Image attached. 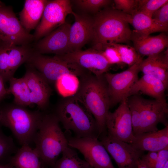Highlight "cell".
<instances>
[{
    "instance_id": "obj_1",
    "label": "cell",
    "mask_w": 168,
    "mask_h": 168,
    "mask_svg": "<svg viewBox=\"0 0 168 168\" xmlns=\"http://www.w3.org/2000/svg\"><path fill=\"white\" fill-rule=\"evenodd\" d=\"M130 17L131 15L108 7L95 14L93 17L92 48L131 41Z\"/></svg>"
},
{
    "instance_id": "obj_2",
    "label": "cell",
    "mask_w": 168,
    "mask_h": 168,
    "mask_svg": "<svg viewBox=\"0 0 168 168\" xmlns=\"http://www.w3.org/2000/svg\"><path fill=\"white\" fill-rule=\"evenodd\" d=\"M54 113L65 129L72 131L75 137L98 138L100 136L95 118L76 94L60 102Z\"/></svg>"
},
{
    "instance_id": "obj_3",
    "label": "cell",
    "mask_w": 168,
    "mask_h": 168,
    "mask_svg": "<svg viewBox=\"0 0 168 168\" xmlns=\"http://www.w3.org/2000/svg\"><path fill=\"white\" fill-rule=\"evenodd\" d=\"M59 122L54 113L43 114L34 142V149L44 168L52 167L60 154L68 146Z\"/></svg>"
},
{
    "instance_id": "obj_4",
    "label": "cell",
    "mask_w": 168,
    "mask_h": 168,
    "mask_svg": "<svg viewBox=\"0 0 168 168\" xmlns=\"http://www.w3.org/2000/svg\"><path fill=\"white\" fill-rule=\"evenodd\" d=\"M103 75L97 76L88 72L80 77V87L76 94L95 118L100 135L105 133L106 119L110 109L107 84Z\"/></svg>"
},
{
    "instance_id": "obj_5",
    "label": "cell",
    "mask_w": 168,
    "mask_h": 168,
    "mask_svg": "<svg viewBox=\"0 0 168 168\" xmlns=\"http://www.w3.org/2000/svg\"><path fill=\"white\" fill-rule=\"evenodd\" d=\"M0 124L11 130L21 146L34 142L43 114L15 104L0 108Z\"/></svg>"
},
{
    "instance_id": "obj_6",
    "label": "cell",
    "mask_w": 168,
    "mask_h": 168,
    "mask_svg": "<svg viewBox=\"0 0 168 168\" xmlns=\"http://www.w3.org/2000/svg\"><path fill=\"white\" fill-rule=\"evenodd\" d=\"M130 112L138 128L137 134L157 131L159 123L168 126L167 104L155 99H145L137 95Z\"/></svg>"
},
{
    "instance_id": "obj_7",
    "label": "cell",
    "mask_w": 168,
    "mask_h": 168,
    "mask_svg": "<svg viewBox=\"0 0 168 168\" xmlns=\"http://www.w3.org/2000/svg\"><path fill=\"white\" fill-rule=\"evenodd\" d=\"M26 63L34 67L49 83H55L65 74H72L80 77L88 72L74 63L55 56H46L34 50Z\"/></svg>"
},
{
    "instance_id": "obj_8",
    "label": "cell",
    "mask_w": 168,
    "mask_h": 168,
    "mask_svg": "<svg viewBox=\"0 0 168 168\" xmlns=\"http://www.w3.org/2000/svg\"><path fill=\"white\" fill-rule=\"evenodd\" d=\"M143 59L141 57L121 72L112 73L107 72L104 74L107 84L110 108L127 100L131 88L138 79L139 66Z\"/></svg>"
},
{
    "instance_id": "obj_9",
    "label": "cell",
    "mask_w": 168,
    "mask_h": 168,
    "mask_svg": "<svg viewBox=\"0 0 168 168\" xmlns=\"http://www.w3.org/2000/svg\"><path fill=\"white\" fill-rule=\"evenodd\" d=\"M0 40L16 45L31 44L33 35L21 25L11 6L0 1Z\"/></svg>"
},
{
    "instance_id": "obj_10",
    "label": "cell",
    "mask_w": 168,
    "mask_h": 168,
    "mask_svg": "<svg viewBox=\"0 0 168 168\" xmlns=\"http://www.w3.org/2000/svg\"><path fill=\"white\" fill-rule=\"evenodd\" d=\"M73 12L70 0H48L40 22L33 35L34 41H38L64 23L67 16Z\"/></svg>"
},
{
    "instance_id": "obj_11",
    "label": "cell",
    "mask_w": 168,
    "mask_h": 168,
    "mask_svg": "<svg viewBox=\"0 0 168 168\" xmlns=\"http://www.w3.org/2000/svg\"><path fill=\"white\" fill-rule=\"evenodd\" d=\"M69 147L78 150L93 168H115L108 152L98 138L71 137Z\"/></svg>"
},
{
    "instance_id": "obj_12",
    "label": "cell",
    "mask_w": 168,
    "mask_h": 168,
    "mask_svg": "<svg viewBox=\"0 0 168 168\" xmlns=\"http://www.w3.org/2000/svg\"><path fill=\"white\" fill-rule=\"evenodd\" d=\"M105 128L109 137L129 143L132 142L134 134L127 100L121 102L114 112H108Z\"/></svg>"
},
{
    "instance_id": "obj_13",
    "label": "cell",
    "mask_w": 168,
    "mask_h": 168,
    "mask_svg": "<svg viewBox=\"0 0 168 168\" xmlns=\"http://www.w3.org/2000/svg\"><path fill=\"white\" fill-rule=\"evenodd\" d=\"M100 137V141L119 168H137L138 161L143 154V152L136 149L130 143L112 138L105 133Z\"/></svg>"
},
{
    "instance_id": "obj_14",
    "label": "cell",
    "mask_w": 168,
    "mask_h": 168,
    "mask_svg": "<svg viewBox=\"0 0 168 168\" xmlns=\"http://www.w3.org/2000/svg\"><path fill=\"white\" fill-rule=\"evenodd\" d=\"M55 56L74 63L97 76L108 72L111 66L99 51L92 48Z\"/></svg>"
},
{
    "instance_id": "obj_15",
    "label": "cell",
    "mask_w": 168,
    "mask_h": 168,
    "mask_svg": "<svg viewBox=\"0 0 168 168\" xmlns=\"http://www.w3.org/2000/svg\"><path fill=\"white\" fill-rule=\"evenodd\" d=\"M71 25L65 22L49 34L32 44L34 51L41 54L59 55L68 53Z\"/></svg>"
},
{
    "instance_id": "obj_16",
    "label": "cell",
    "mask_w": 168,
    "mask_h": 168,
    "mask_svg": "<svg viewBox=\"0 0 168 168\" xmlns=\"http://www.w3.org/2000/svg\"><path fill=\"white\" fill-rule=\"evenodd\" d=\"M23 77L30 90L31 104L36 105L41 110L45 109L52 92L48 82L37 70L28 63Z\"/></svg>"
},
{
    "instance_id": "obj_17",
    "label": "cell",
    "mask_w": 168,
    "mask_h": 168,
    "mask_svg": "<svg viewBox=\"0 0 168 168\" xmlns=\"http://www.w3.org/2000/svg\"><path fill=\"white\" fill-rule=\"evenodd\" d=\"M72 14L75 22L70 29L68 53L81 50L91 40L93 34V17L86 14L73 12Z\"/></svg>"
},
{
    "instance_id": "obj_18",
    "label": "cell",
    "mask_w": 168,
    "mask_h": 168,
    "mask_svg": "<svg viewBox=\"0 0 168 168\" xmlns=\"http://www.w3.org/2000/svg\"><path fill=\"white\" fill-rule=\"evenodd\" d=\"M131 41L134 48L141 57L158 54L168 47V37L165 32L154 36L142 35L132 31Z\"/></svg>"
},
{
    "instance_id": "obj_19",
    "label": "cell",
    "mask_w": 168,
    "mask_h": 168,
    "mask_svg": "<svg viewBox=\"0 0 168 168\" xmlns=\"http://www.w3.org/2000/svg\"><path fill=\"white\" fill-rule=\"evenodd\" d=\"M130 144L143 152H158L168 147V126L161 130L134 135Z\"/></svg>"
},
{
    "instance_id": "obj_20",
    "label": "cell",
    "mask_w": 168,
    "mask_h": 168,
    "mask_svg": "<svg viewBox=\"0 0 168 168\" xmlns=\"http://www.w3.org/2000/svg\"><path fill=\"white\" fill-rule=\"evenodd\" d=\"M166 89L163 83L157 78L150 74H143L132 87L129 97L141 92L152 97L155 100L167 104L165 95Z\"/></svg>"
},
{
    "instance_id": "obj_21",
    "label": "cell",
    "mask_w": 168,
    "mask_h": 168,
    "mask_svg": "<svg viewBox=\"0 0 168 168\" xmlns=\"http://www.w3.org/2000/svg\"><path fill=\"white\" fill-rule=\"evenodd\" d=\"M140 71L144 74L152 75L160 80L167 88L168 85V51L150 55L143 59L139 66Z\"/></svg>"
},
{
    "instance_id": "obj_22",
    "label": "cell",
    "mask_w": 168,
    "mask_h": 168,
    "mask_svg": "<svg viewBox=\"0 0 168 168\" xmlns=\"http://www.w3.org/2000/svg\"><path fill=\"white\" fill-rule=\"evenodd\" d=\"M47 0H26L19 13V21L28 32L35 29L39 24Z\"/></svg>"
},
{
    "instance_id": "obj_23",
    "label": "cell",
    "mask_w": 168,
    "mask_h": 168,
    "mask_svg": "<svg viewBox=\"0 0 168 168\" xmlns=\"http://www.w3.org/2000/svg\"><path fill=\"white\" fill-rule=\"evenodd\" d=\"M8 58V68L10 78L21 64L27 63L34 51L32 44L16 45L6 43Z\"/></svg>"
},
{
    "instance_id": "obj_24",
    "label": "cell",
    "mask_w": 168,
    "mask_h": 168,
    "mask_svg": "<svg viewBox=\"0 0 168 168\" xmlns=\"http://www.w3.org/2000/svg\"><path fill=\"white\" fill-rule=\"evenodd\" d=\"M16 168H42L41 161L34 149L24 145L12 157L9 163Z\"/></svg>"
},
{
    "instance_id": "obj_25",
    "label": "cell",
    "mask_w": 168,
    "mask_h": 168,
    "mask_svg": "<svg viewBox=\"0 0 168 168\" xmlns=\"http://www.w3.org/2000/svg\"><path fill=\"white\" fill-rule=\"evenodd\" d=\"M129 24L134 28V31L140 35H150L153 33L167 31L156 24L151 17L140 12L131 15Z\"/></svg>"
},
{
    "instance_id": "obj_26",
    "label": "cell",
    "mask_w": 168,
    "mask_h": 168,
    "mask_svg": "<svg viewBox=\"0 0 168 168\" xmlns=\"http://www.w3.org/2000/svg\"><path fill=\"white\" fill-rule=\"evenodd\" d=\"M9 87L7 89L8 94L11 93L14 97V104L23 107L31 104L30 92L25 78H17L14 77L9 80Z\"/></svg>"
},
{
    "instance_id": "obj_27",
    "label": "cell",
    "mask_w": 168,
    "mask_h": 168,
    "mask_svg": "<svg viewBox=\"0 0 168 168\" xmlns=\"http://www.w3.org/2000/svg\"><path fill=\"white\" fill-rule=\"evenodd\" d=\"M62 157L51 168H90L89 164L78 156L77 152L69 146L62 152Z\"/></svg>"
},
{
    "instance_id": "obj_28",
    "label": "cell",
    "mask_w": 168,
    "mask_h": 168,
    "mask_svg": "<svg viewBox=\"0 0 168 168\" xmlns=\"http://www.w3.org/2000/svg\"><path fill=\"white\" fill-rule=\"evenodd\" d=\"M55 83L58 93L65 98L75 95L80 86V81L78 77L72 74L63 75Z\"/></svg>"
},
{
    "instance_id": "obj_29",
    "label": "cell",
    "mask_w": 168,
    "mask_h": 168,
    "mask_svg": "<svg viewBox=\"0 0 168 168\" xmlns=\"http://www.w3.org/2000/svg\"><path fill=\"white\" fill-rule=\"evenodd\" d=\"M0 124V165L9 164L12 157L17 150L12 138L6 135Z\"/></svg>"
},
{
    "instance_id": "obj_30",
    "label": "cell",
    "mask_w": 168,
    "mask_h": 168,
    "mask_svg": "<svg viewBox=\"0 0 168 168\" xmlns=\"http://www.w3.org/2000/svg\"><path fill=\"white\" fill-rule=\"evenodd\" d=\"M117 50L122 63L133 65L141 58L134 47L120 44L111 43Z\"/></svg>"
},
{
    "instance_id": "obj_31",
    "label": "cell",
    "mask_w": 168,
    "mask_h": 168,
    "mask_svg": "<svg viewBox=\"0 0 168 168\" xmlns=\"http://www.w3.org/2000/svg\"><path fill=\"white\" fill-rule=\"evenodd\" d=\"M167 2L168 0H137L136 12H142L152 17L156 11Z\"/></svg>"
},
{
    "instance_id": "obj_32",
    "label": "cell",
    "mask_w": 168,
    "mask_h": 168,
    "mask_svg": "<svg viewBox=\"0 0 168 168\" xmlns=\"http://www.w3.org/2000/svg\"><path fill=\"white\" fill-rule=\"evenodd\" d=\"M82 10L96 14L101 9L108 7L110 0H75L72 1Z\"/></svg>"
},
{
    "instance_id": "obj_33",
    "label": "cell",
    "mask_w": 168,
    "mask_h": 168,
    "mask_svg": "<svg viewBox=\"0 0 168 168\" xmlns=\"http://www.w3.org/2000/svg\"><path fill=\"white\" fill-rule=\"evenodd\" d=\"M92 48L99 51L111 65L122 64L117 50L111 44Z\"/></svg>"
},
{
    "instance_id": "obj_34",
    "label": "cell",
    "mask_w": 168,
    "mask_h": 168,
    "mask_svg": "<svg viewBox=\"0 0 168 168\" xmlns=\"http://www.w3.org/2000/svg\"><path fill=\"white\" fill-rule=\"evenodd\" d=\"M0 75L4 82L10 78L8 68V54L6 44L0 40Z\"/></svg>"
},
{
    "instance_id": "obj_35",
    "label": "cell",
    "mask_w": 168,
    "mask_h": 168,
    "mask_svg": "<svg viewBox=\"0 0 168 168\" xmlns=\"http://www.w3.org/2000/svg\"><path fill=\"white\" fill-rule=\"evenodd\" d=\"M151 18L158 25L168 31V2L156 11Z\"/></svg>"
},
{
    "instance_id": "obj_36",
    "label": "cell",
    "mask_w": 168,
    "mask_h": 168,
    "mask_svg": "<svg viewBox=\"0 0 168 168\" xmlns=\"http://www.w3.org/2000/svg\"><path fill=\"white\" fill-rule=\"evenodd\" d=\"M114 8L126 14L132 15L136 12L137 0H114Z\"/></svg>"
},
{
    "instance_id": "obj_37",
    "label": "cell",
    "mask_w": 168,
    "mask_h": 168,
    "mask_svg": "<svg viewBox=\"0 0 168 168\" xmlns=\"http://www.w3.org/2000/svg\"><path fill=\"white\" fill-rule=\"evenodd\" d=\"M158 156V152H148L143 154L140 159L147 168H153Z\"/></svg>"
},
{
    "instance_id": "obj_38",
    "label": "cell",
    "mask_w": 168,
    "mask_h": 168,
    "mask_svg": "<svg viewBox=\"0 0 168 168\" xmlns=\"http://www.w3.org/2000/svg\"><path fill=\"white\" fill-rule=\"evenodd\" d=\"M168 162V147L158 151V156L153 168H162Z\"/></svg>"
},
{
    "instance_id": "obj_39",
    "label": "cell",
    "mask_w": 168,
    "mask_h": 168,
    "mask_svg": "<svg viewBox=\"0 0 168 168\" xmlns=\"http://www.w3.org/2000/svg\"><path fill=\"white\" fill-rule=\"evenodd\" d=\"M4 82L3 79L0 75V101L8 94L7 89L5 88Z\"/></svg>"
},
{
    "instance_id": "obj_40",
    "label": "cell",
    "mask_w": 168,
    "mask_h": 168,
    "mask_svg": "<svg viewBox=\"0 0 168 168\" xmlns=\"http://www.w3.org/2000/svg\"><path fill=\"white\" fill-rule=\"evenodd\" d=\"M137 168H147L140 159L138 162Z\"/></svg>"
},
{
    "instance_id": "obj_41",
    "label": "cell",
    "mask_w": 168,
    "mask_h": 168,
    "mask_svg": "<svg viewBox=\"0 0 168 168\" xmlns=\"http://www.w3.org/2000/svg\"><path fill=\"white\" fill-rule=\"evenodd\" d=\"M12 167L10 164L5 165H0V168H11Z\"/></svg>"
},
{
    "instance_id": "obj_42",
    "label": "cell",
    "mask_w": 168,
    "mask_h": 168,
    "mask_svg": "<svg viewBox=\"0 0 168 168\" xmlns=\"http://www.w3.org/2000/svg\"></svg>"
},
{
    "instance_id": "obj_43",
    "label": "cell",
    "mask_w": 168,
    "mask_h": 168,
    "mask_svg": "<svg viewBox=\"0 0 168 168\" xmlns=\"http://www.w3.org/2000/svg\"><path fill=\"white\" fill-rule=\"evenodd\" d=\"M90 168H93L91 166Z\"/></svg>"
},
{
    "instance_id": "obj_44",
    "label": "cell",
    "mask_w": 168,
    "mask_h": 168,
    "mask_svg": "<svg viewBox=\"0 0 168 168\" xmlns=\"http://www.w3.org/2000/svg\"></svg>"
}]
</instances>
